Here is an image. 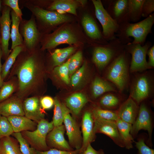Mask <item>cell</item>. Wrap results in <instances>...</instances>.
I'll use <instances>...</instances> for the list:
<instances>
[{
  "label": "cell",
  "instance_id": "cell-23",
  "mask_svg": "<svg viewBox=\"0 0 154 154\" xmlns=\"http://www.w3.org/2000/svg\"><path fill=\"white\" fill-rule=\"evenodd\" d=\"M122 93L109 92L103 95L100 98L98 104L101 108L112 111H117L127 99Z\"/></svg>",
  "mask_w": 154,
  "mask_h": 154
},
{
  "label": "cell",
  "instance_id": "cell-37",
  "mask_svg": "<svg viewBox=\"0 0 154 154\" xmlns=\"http://www.w3.org/2000/svg\"><path fill=\"white\" fill-rule=\"evenodd\" d=\"M68 63V60L60 66H56L52 72L54 76H58L67 84H69L70 82Z\"/></svg>",
  "mask_w": 154,
  "mask_h": 154
},
{
  "label": "cell",
  "instance_id": "cell-40",
  "mask_svg": "<svg viewBox=\"0 0 154 154\" xmlns=\"http://www.w3.org/2000/svg\"><path fill=\"white\" fill-rule=\"evenodd\" d=\"M135 147L138 149L137 154H154V150L150 148L145 143V138L143 135H141L137 141H134Z\"/></svg>",
  "mask_w": 154,
  "mask_h": 154
},
{
  "label": "cell",
  "instance_id": "cell-52",
  "mask_svg": "<svg viewBox=\"0 0 154 154\" xmlns=\"http://www.w3.org/2000/svg\"></svg>",
  "mask_w": 154,
  "mask_h": 154
},
{
  "label": "cell",
  "instance_id": "cell-41",
  "mask_svg": "<svg viewBox=\"0 0 154 154\" xmlns=\"http://www.w3.org/2000/svg\"><path fill=\"white\" fill-rule=\"evenodd\" d=\"M82 58V54L78 51L74 54L68 60V68L69 75L75 72L80 66Z\"/></svg>",
  "mask_w": 154,
  "mask_h": 154
},
{
  "label": "cell",
  "instance_id": "cell-18",
  "mask_svg": "<svg viewBox=\"0 0 154 154\" xmlns=\"http://www.w3.org/2000/svg\"><path fill=\"white\" fill-rule=\"evenodd\" d=\"M94 127V118L92 110L86 111L83 116L81 123L82 143L80 149V154H82L88 144L95 139Z\"/></svg>",
  "mask_w": 154,
  "mask_h": 154
},
{
  "label": "cell",
  "instance_id": "cell-31",
  "mask_svg": "<svg viewBox=\"0 0 154 154\" xmlns=\"http://www.w3.org/2000/svg\"><path fill=\"white\" fill-rule=\"evenodd\" d=\"M18 81L17 77L13 76L7 81L3 82L0 88V102L11 96L17 91Z\"/></svg>",
  "mask_w": 154,
  "mask_h": 154
},
{
  "label": "cell",
  "instance_id": "cell-4",
  "mask_svg": "<svg viewBox=\"0 0 154 154\" xmlns=\"http://www.w3.org/2000/svg\"><path fill=\"white\" fill-rule=\"evenodd\" d=\"M129 84V96L139 106L142 102L153 97L154 92V76L149 70L135 73Z\"/></svg>",
  "mask_w": 154,
  "mask_h": 154
},
{
  "label": "cell",
  "instance_id": "cell-19",
  "mask_svg": "<svg viewBox=\"0 0 154 154\" xmlns=\"http://www.w3.org/2000/svg\"><path fill=\"white\" fill-rule=\"evenodd\" d=\"M40 97L32 96L23 100V106L25 116L38 123L44 119L40 102Z\"/></svg>",
  "mask_w": 154,
  "mask_h": 154
},
{
  "label": "cell",
  "instance_id": "cell-47",
  "mask_svg": "<svg viewBox=\"0 0 154 154\" xmlns=\"http://www.w3.org/2000/svg\"><path fill=\"white\" fill-rule=\"evenodd\" d=\"M147 54L148 56V63L151 69L154 67V45L151 46L148 50Z\"/></svg>",
  "mask_w": 154,
  "mask_h": 154
},
{
  "label": "cell",
  "instance_id": "cell-27",
  "mask_svg": "<svg viewBox=\"0 0 154 154\" xmlns=\"http://www.w3.org/2000/svg\"><path fill=\"white\" fill-rule=\"evenodd\" d=\"M118 130L124 145V147L129 149L133 148L134 139L131 134L132 124L119 118L116 121Z\"/></svg>",
  "mask_w": 154,
  "mask_h": 154
},
{
  "label": "cell",
  "instance_id": "cell-28",
  "mask_svg": "<svg viewBox=\"0 0 154 154\" xmlns=\"http://www.w3.org/2000/svg\"><path fill=\"white\" fill-rule=\"evenodd\" d=\"M88 102L86 96L80 92L72 94L66 100L67 107L76 116L80 114L82 108Z\"/></svg>",
  "mask_w": 154,
  "mask_h": 154
},
{
  "label": "cell",
  "instance_id": "cell-3",
  "mask_svg": "<svg viewBox=\"0 0 154 154\" xmlns=\"http://www.w3.org/2000/svg\"><path fill=\"white\" fill-rule=\"evenodd\" d=\"M154 23V13L142 21L134 23L128 22L119 26L116 37L124 44L131 42L143 45L148 35L151 33Z\"/></svg>",
  "mask_w": 154,
  "mask_h": 154
},
{
  "label": "cell",
  "instance_id": "cell-7",
  "mask_svg": "<svg viewBox=\"0 0 154 154\" xmlns=\"http://www.w3.org/2000/svg\"><path fill=\"white\" fill-rule=\"evenodd\" d=\"M54 127L52 121L49 122L44 119L37 123L35 130L21 133L31 147L37 151H44L50 149L46 143V137Z\"/></svg>",
  "mask_w": 154,
  "mask_h": 154
},
{
  "label": "cell",
  "instance_id": "cell-20",
  "mask_svg": "<svg viewBox=\"0 0 154 154\" xmlns=\"http://www.w3.org/2000/svg\"><path fill=\"white\" fill-rule=\"evenodd\" d=\"M82 24L87 36L92 40L99 42L102 45L107 44V41L103 37L99 27L94 17L88 13L83 16Z\"/></svg>",
  "mask_w": 154,
  "mask_h": 154
},
{
  "label": "cell",
  "instance_id": "cell-50",
  "mask_svg": "<svg viewBox=\"0 0 154 154\" xmlns=\"http://www.w3.org/2000/svg\"><path fill=\"white\" fill-rule=\"evenodd\" d=\"M78 1L80 4H81L82 5L85 4L87 2V1L86 0H78Z\"/></svg>",
  "mask_w": 154,
  "mask_h": 154
},
{
  "label": "cell",
  "instance_id": "cell-21",
  "mask_svg": "<svg viewBox=\"0 0 154 154\" xmlns=\"http://www.w3.org/2000/svg\"><path fill=\"white\" fill-rule=\"evenodd\" d=\"M23 100L14 94L0 102V114L6 117L17 115L25 116Z\"/></svg>",
  "mask_w": 154,
  "mask_h": 154
},
{
  "label": "cell",
  "instance_id": "cell-34",
  "mask_svg": "<svg viewBox=\"0 0 154 154\" xmlns=\"http://www.w3.org/2000/svg\"><path fill=\"white\" fill-rule=\"evenodd\" d=\"M144 0H128L129 19L130 21L135 23L142 17V7Z\"/></svg>",
  "mask_w": 154,
  "mask_h": 154
},
{
  "label": "cell",
  "instance_id": "cell-6",
  "mask_svg": "<svg viewBox=\"0 0 154 154\" xmlns=\"http://www.w3.org/2000/svg\"><path fill=\"white\" fill-rule=\"evenodd\" d=\"M139 106L138 115L134 122L132 124L130 133L134 139L137 137L140 130L147 131L148 138L146 144L151 148L153 146L152 137L154 123L153 112L149 100L142 102Z\"/></svg>",
  "mask_w": 154,
  "mask_h": 154
},
{
  "label": "cell",
  "instance_id": "cell-16",
  "mask_svg": "<svg viewBox=\"0 0 154 154\" xmlns=\"http://www.w3.org/2000/svg\"><path fill=\"white\" fill-rule=\"evenodd\" d=\"M70 112H67L64 115L63 122L70 145L75 149H80L82 143L81 132L76 121L70 115Z\"/></svg>",
  "mask_w": 154,
  "mask_h": 154
},
{
  "label": "cell",
  "instance_id": "cell-38",
  "mask_svg": "<svg viewBox=\"0 0 154 154\" xmlns=\"http://www.w3.org/2000/svg\"><path fill=\"white\" fill-rule=\"evenodd\" d=\"M19 143L20 149L23 154H36V150L30 147L21 132L13 133L12 135Z\"/></svg>",
  "mask_w": 154,
  "mask_h": 154
},
{
  "label": "cell",
  "instance_id": "cell-29",
  "mask_svg": "<svg viewBox=\"0 0 154 154\" xmlns=\"http://www.w3.org/2000/svg\"><path fill=\"white\" fill-rule=\"evenodd\" d=\"M10 15L12 22L11 32V38L12 40L11 50H12L17 46L23 45V41L19 29L21 20L12 10Z\"/></svg>",
  "mask_w": 154,
  "mask_h": 154
},
{
  "label": "cell",
  "instance_id": "cell-49",
  "mask_svg": "<svg viewBox=\"0 0 154 154\" xmlns=\"http://www.w3.org/2000/svg\"><path fill=\"white\" fill-rule=\"evenodd\" d=\"M3 56V52L0 45V88L2 85L4 81L1 77V72L2 65L1 64V58Z\"/></svg>",
  "mask_w": 154,
  "mask_h": 154
},
{
  "label": "cell",
  "instance_id": "cell-2",
  "mask_svg": "<svg viewBox=\"0 0 154 154\" xmlns=\"http://www.w3.org/2000/svg\"><path fill=\"white\" fill-rule=\"evenodd\" d=\"M130 54L125 49L106 67V79L122 93L129 85Z\"/></svg>",
  "mask_w": 154,
  "mask_h": 154
},
{
  "label": "cell",
  "instance_id": "cell-36",
  "mask_svg": "<svg viewBox=\"0 0 154 154\" xmlns=\"http://www.w3.org/2000/svg\"><path fill=\"white\" fill-rule=\"evenodd\" d=\"M92 113L94 118L116 121L119 118L116 111H112L98 107L94 108Z\"/></svg>",
  "mask_w": 154,
  "mask_h": 154
},
{
  "label": "cell",
  "instance_id": "cell-1",
  "mask_svg": "<svg viewBox=\"0 0 154 154\" xmlns=\"http://www.w3.org/2000/svg\"><path fill=\"white\" fill-rule=\"evenodd\" d=\"M42 50L38 46L22 51L11 69L7 80L17 77L18 88L14 94L23 100L32 96L41 97L43 91L45 75Z\"/></svg>",
  "mask_w": 154,
  "mask_h": 154
},
{
  "label": "cell",
  "instance_id": "cell-10",
  "mask_svg": "<svg viewBox=\"0 0 154 154\" xmlns=\"http://www.w3.org/2000/svg\"><path fill=\"white\" fill-rule=\"evenodd\" d=\"M95 15L100 23L102 28V33L108 42L116 37L119 26L111 17L104 8L100 0H92Z\"/></svg>",
  "mask_w": 154,
  "mask_h": 154
},
{
  "label": "cell",
  "instance_id": "cell-14",
  "mask_svg": "<svg viewBox=\"0 0 154 154\" xmlns=\"http://www.w3.org/2000/svg\"><path fill=\"white\" fill-rule=\"evenodd\" d=\"M94 118V132L95 134L97 133L104 134L110 137L117 145L124 147L116 121Z\"/></svg>",
  "mask_w": 154,
  "mask_h": 154
},
{
  "label": "cell",
  "instance_id": "cell-13",
  "mask_svg": "<svg viewBox=\"0 0 154 154\" xmlns=\"http://www.w3.org/2000/svg\"><path fill=\"white\" fill-rule=\"evenodd\" d=\"M11 10L10 8L5 6L0 18V46L3 52V56L5 60L12 51L9 48V41L11 38L10 25L11 20L10 16Z\"/></svg>",
  "mask_w": 154,
  "mask_h": 154
},
{
  "label": "cell",
  "instance_id": "cell-26",
  "mask_svg": "<svg viewBox=\"0 0 154 154\" xmlns=\"http://www.w3.org/2000/svg\"><path fill=\"white\" fill-rule=\"evenodd\" d=\"M80 3L78 0H56L53 1L48 7V10H56L58 12H66L77 15L76 9Z\"/></svg>",
  "mask_w": 154,
  "mask_h": 154
},
{
  "label": "cell",
  "instance_id": "cell-9",
  "mask_svg": "<svg viewBox=\"0 0 154 154\" xmlns=\"http://www.w3.org/2000/svg\"><path fill=\"white\" fill-rule=\"evenodd\" d=\"M24 6L31 11L34 17L37 25L40 23L49 26H53L60 23L70 21L69 17L58 12L44 9L35 5L29 1L24 3Z\"/></svg>",
  "mask_w": 154,
  "mask_h": 154
},
{
  "label": "cell",
  "instance_id": "cell-44",
  "mask_svg": "<svg viewBox=\"0 0 154 154\" xmlns=\"http://www.w3.org/2000/svg\"><path fill=\"white\" fill-rule=\"evenodd\" d=\"M154 11V0H144L143 4L142 17L146 18Z\"/></svg>",
  "mask_w": 154,
  "mask_h": 154
},
{
  "label": "cell",
  "instance_id": "cell-22",
  "mask_svg": "<svg viewBox=\"0 0 154 154\" xmlns=\"http://www.w3.org/2000/svg\"><path fill=\"white\" fill-rule=\"evenodd\" d=\"M139 107V105L129 96L116 111L119 118L132 124L137 116Z\"/></svg>",
  "mask_w": 154,
  "mask_h": 154
},
{
  "label": "cell",
  "instance_id": "cell-17",
  "mask_svg": "<svg viewBox=\"0 0 154 154\" xmlns=\"http://www.w3.org/2000/svg\"><path fill=\"white\" fill-rule=\"evenodd\" d=\"M64 125L62 124L54 127L48 134L46 139L48 147L60 150L71 151L74 150L64 137Z\"/></svg>",
  "mask_w": 154,
  "mask_h": 154
},
{
  "label": "cell",
  "instance_id": "cell-42",
  "mask_svg": "<svg viewBox=\"0 0 154 154\" xmlns=\"http://www.w3.org/2000/svg\"><path fill=\"white\" fill-rule=\"evenodd\" d=\"M86 67V63L84 62L82 66L72 76L70 83L73 87L78 86L80 82L85 73Z\"/></svg>",
  "mask_w": 154,
  "mask_h": 154
},
{
  "label": "cell",
  "instance_id": "cell-11",
  "mask_svg": "<svg viewBox=\"0 0 154 154\" xmlns=\"http://www.w3.org/2000/svg\"><path fill=\"white\" fill-rule=\"evenodd\" d=\"M78 39L70 29L66 27L59 28L51 34H46L41 37L40 49L44 51L50 50L63 44H69L77 42Z\"/></svg>",
  "mask_w": 154,
  "mask_h": 154
},
{
  "label": "cell",
  "instance_id": "cell-48",
  "mask_svg": "<svg viewBox=\"0 0 154 154\" xmlns=\"http://www.w3.org/2000/svg\"><path fill=\"white\" fill-rule=\"evenodd\" d=\"M82 154H105L104 151L100 149L98 151L95 150L91 146V143L89 144Z\"/></svg>",
  "mask_w": 154,
  "mask_h": 154
},
{
  "label": "cell",
  "instance_id": "cell-25",
  "mask_svg": "<svg viewBox=\"0 0 154 154\" xmlns=\"http://www.w3.org/2000/svg\"><path fill=\"white\" fill-rule=\"evenodd\" d=\"M91 92L93 97L96 99L107 92L119 91L111 83L106 79L97 76L92 82Z\"/></svg>",
  "mask_w": 154,
  "mask_h": 154
},
{
  "label": "cell",
  "instance_id": "cell-43",
  "mask_svg": "<svg viewBox=\"0 0 154 154\" xmlns=\"http://www.w3.org/2000/svg\"><path fill=\"white\" fill-rule=\"evenodd\" d=\"M2 2L5 6L10 8L21 20L23 14L19 5L18 0H4Z\"/></svg>",
  "mask_w": 154,
  "mask_h": 154
},
{
  "label": "cell",
  "instance_id": "cell-12",
  "mask_svg": "<svg viewBox=\"0 0 154 154\" xmlns=\"http://www.w3.org/2000/svg\"><path fill=\"white\" fill-rule=\"evenodd\" d=\"M19 29L25 49L31 50L38 46L42 37L33 15L29 20L23 19L21 20Z\"/></svg>",
  "mask_w": 154,
  "mask_h": 154
},
{
  "label": "cell",
  "instance_id": "cell-51",
  "mask_svg": "<svg viewBox=\"0 0 154 154\" xmlns=\"http://www.w3.org/2000/svg\"><path fill=\"white\" fill-rule=\"evenodd\" d=\"M2 1L0 0V18L1 15V4H2Z\"/></svg>",
  "mask_w": 154,
  "mask_h": 154
},
{
  "label": "cell",
  "instance_id": "cell-46",
  "mask_svg": "<svg viewBox=\"0 0 154 154\" xmlns=\"http://www.w3.org/2000/svg\"><path fill=\"white\" fill-rule=\"evenodd\" d=\"M40 102L42 109L48 110L51 108L53 106L54 101L51 97L45 96L40 97Z\"/></svg>",
  "mask_w": 154,
  "mask_h": 154
},
{
  "label": "cell",
  "instance_id": "cell-24",
  "mask_svg": "<svg viewBox=\"0 0 154 154\" xmlns=\"http://www.w3.org/2000/svg\"><path fill=\"white\" fill-rule=\"evenodd\" d=\"M14 133L24 131H33L37 128V123L25 116L14 115L7 117Z\"/></svg>",
  "mask_w": 154,
  "mask_h": 154
},
{
  "label": "cell",
  "instance_id": "cell-15",
  "mask_svg": "<svg viewBox=\"0 0 154 154\" xmlns=\"http://www.w3.org/2000/svg\"><path fill=\"white\" fill-rule=\"evenodd\" d=\"M107 1L108 6L106 10L119 26L130 22L128 0H110Z\"/></svg>",
  "mask_w": 154,
  "mask_h": 154
},
{
  "label": "cell",
  "instance_id": "cell-33",
  "mask_svg": "<svg viewBox=\"0 0 154 154\" xmlns=\"http://www.w3.org/2000/svg\"><path fill=\"white\" fill-rule=\"evenodd\" d=\"M54 99V108L52 121L54 127L62 124L64 115L70 111L64 104H61L57 97Z\"/></svg>",
  "mask_w": 154,
  "mask_h": 154
},
{
  "label": "cell",
  "instance_id": "cell-8",
  "mask_svg": "<svg viewBox=\"0 0 154 154\" xmlns=\"http://www.w3.org/2000/svg\"><path fill=\"white\" fill-rule=\"evenodd\" d=\"M151 45V42L149 41L143 45L131 42L125 45L124 49L131 56L130 72H140L151 69L146 59L147 51Z\"/></svg>",
  "mask_w": 154,
  "mask_h": 154
},
{
  "label": "cell",
  "instance_id": "cell-35",
  "mask_svg": "<svg viewBox=\"0 0 154 154\" xmlns=\"http://www.w3.org/2000/svg\"><path fill=\"white\" fill-rule=\"evenodd\" d=\"M75 50V48L73 46L55 50L51 54L54 66H56L62 64Z\"/></svg>",
  "mask_w": 154,
  "mask_h": 154
},
{
  "label": "cell",
  "instance_id": "cell-30",
  "mask_svg": "<svg viewBox=\"0 0 154 154\" xmlns=\"http://www.w3.org/2000/svg\"><path fill=\"white\" fill-rule=\"evenodd\" d=\"M17 140L10 136L0 139V154H23Z\"/></svg>",
  "mask_w": 154,
  "mask_h": 154
},
{
  "label": "cell",
  "instance_id": "cell-5",
  "mask_svg": "<svg viewBox=\"0 0 154 154\" xmlns=\"http://www.w3.org/2000/svg\"><path fill=\"white\" fill-rule=\"evenodd\" d=\"M125 45L116 37L107 44L95 46L92 52L93 62L99 70H103L124 50Z\"/></svg>",
  "mask_w": 154,
  "mask_h": 154
},
{
  "label": "cell",
  "instance_id": "cell-32",
  "mask_svg": "<svg viewBox=\"0 0 154 154\" xmlns=\"http://www.w3.org/2000/svg\"><path fill=\"white\" fill-rule=\"evenodd\" d=\"M25 48L23 45L17 46L12 50L3 64L1 69V77L4 81L8 76L11 69L14 64L19 55Z\"/></svg>",
  "mask_w": 154,
  "mask_h": 154
},
{
  "label": "cell",
  "instance_id": "cell-39",
  "mask_svg": "<svg viewBox=\"0 0 154 154\" xmlns=\"http://www.w3.org/2000/svg\"><path fill=\"white\" fill-rule=\"evenodd\" d=\"M14 133L7 117L0 114V139L10 136Z\"/></svg>",
  "mask_w": 154,
  "mask_h": 154
},
{
  "label": "cell",
  "instance_id": "cell-45",
  "mask_svg": "<svg viewBox=\"0 0 154 154\" xmlns=\"http://www.w3.org/2000/svg\"><path fill=\"white\" fill-rule=\"evenodd\" d=\"M80 149H75L71 151H66L58 150L55 148H50L44 151H40L36 150V154H80Z\"/></svg>",
  "mask_w": 154,
  "mask_h": 154
}]
</instances>
